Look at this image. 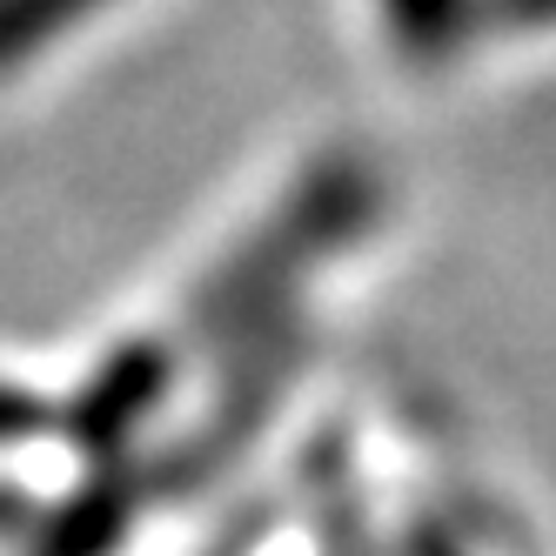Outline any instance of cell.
Listing matches in <instances>:
<instances>
[{
  "label": "cell",
  "mask_w": 556,
  "mask_h": 556,
  "mask_svg": "<svg viewBox=\"0 0 556 556\" xmlns=\"http://www.w3.org/2000/svg\"><path fill=\"white\" fill-rule=\"evenodd\" d=\"M382 27L409 61H450L476 34V0H382Z\"/></svg>",
  "instance_id": "4"
},
{
  "label": "cell",
  "mask_w": 556,
  "mask_h": 556,
  "mask_svg": "<svg viewBox=\"0 0 556 556\" xmlns=\"http://www.w3.org/2000/svg\"><path fill=\"white\" fill-rule=\"evenodd\" d=\"M135 509H141V483L128 469H101L67 509H54L41 523L27 556H114L135 523Z\"/></svg>",
  "instance_id": "3"
},
{
  "label": "cell",
  "mask_w": 556,
  "mask_h": 556,
  "mask_svg": "<svg viewBox=\"0 0 556 556\" xmlns=\"http://www.w3.org/2000/svg\"><path fill=\"white\" fill-rule=\"evenodd\" d=\"M54 429V403L48 395H34L21 382H0V450H21L34 443V435Z\"/></svg>",
  "instance_id": "6"
},
{
  "label": "cell",
  "mask_w": 556,
  "mask_h": 556,
  "mask_svg": "<svg viewBox=\"0 0 556 556\" xmlns=\"http://www.w3.org/2000/svg\"><path fill=\"white\" fill-rule=\"evenodd\" d=\"M168 382H175V349L168 342H154V336L122 342L114 355H101L81 389H74V403L54 409V429H67L74 450H88L101 463H122L135 429L162 409Z\"/></svg>",
  "instance_id": "2"
},
{
  "label": "cell",
  "mask_w": 556,
  "mask_h": 556,
  "mask_svg": "<svg viewBox=\"0 0 556 556\" xmlns=\"http://www.w3.org/2000/svg\"><path fill=\"white\" fill-rule=\"evenodd\" d=\"M483 27H503V34L556 27V0H476V34Z\"/></svg>",
  "instance_id": "7"
},
{
  "label": "cell",
  "mask_w": 556,
  "mask_h": 556,
  "mask_svg": "<svg viewBox=\"0 0 556 556\" xmlns=\"http://www.w3.org/2000/svg\"><path fill=\"white\" fill-rule=\"evenodd\" d=\"M108 0H0V81L34 61L41 48H54L61 34H74L88 14H101Z\"/></svg>",
  "instance_id": "5"
},
{
  "label": "cell",
  "mask_w": 556,
  "mask_h": 556,
  "mask_svg": "<svg viewBox=\"0 0 556 556\" xmlns=\"http://www.w3.org/2000/svg\"><path fill=\"white\" fill-rule=\"evenodd\" d=\"M376 208V175L363 162H349V154H336V162H323L295 194H289V208H275L262 228H255V242L222 262V275L202 289V302H194V336L215 342L228 336L235 323H255V315L275 308V295L295 289V275L315 268L329 249H342L355 228L369 222Z\"/></svg>",
  "instance_id": "1"
}]
</instances>
